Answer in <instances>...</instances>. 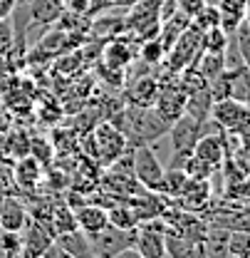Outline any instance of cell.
Wrapping results in <instances>:
<instances>
[{
  "label": "cell",
  "mask_w": 250,
  "mask_h": 258,
  "mask_svg": "<svg viewBox=\"0 0 250 258\" xmlns=\"http://www.w3.org/2000/svg\"><path fill=\"white\" fill-rule=\"evenodd\" d=\"M201 37H203V30L196 28L193 23L181 32V37L174 42V47L166 52V57H163V62H161L163 64V77H176V75H181L186 67L196 64V60H198L201 52H203Z\"/></svg>",
  "instance_id": "1"
},
{
  "label": "cell",
  "mask_w": 250,
  "mask_h": 258,
  "mask_svg": "<svg viewBox=\"0 0 250 258\" xmlns=\"http://www.w3.org/2000/svg\"><path fill=\"white\" fill-rule=\"evenodd\" d=\"M158 5H161V0H139L134 8H129L126 18H122L124 20V32L134 35L139 42L156 37L158 28H161Z\"/></svg>",
  "instance_id": "2"
},
{
  "label": "cell",
  "mask_w": 250,
  "mask_h": 258,
  "mask_svg": "<svg viewBox=\"0 0 250 258\" xmlns=\"http://www.w3.org/2000/svg\"><path fill=\"white\" fill-rule=\"evenodd\" d=\"M211 119L218 129H223L225 134L235 137L238 132H243L245 127H250V109L245 102L240 99H220V102H213L211 107Z\"/></svg>",
  "instance_id": "3"
},
{
  "label": "cell",
  "mask_w": 250,
  "mask_h": 258,
  "mask_svg": "<svg viewBox=\"0 0 250 258\" xmlns=\"http://www.w3.org/2000/svg\"><path fill=\"white\" fill-rule=\"evenodd\" d=\"M131 171H134V179L146 189V191H158V184L163 179V166L158 161L156 152L149 147V144H141V147H134V157H131Z\"/></svg>",
  "instance_id": "4"
},
{
  "label": "cell",
  "mask_w": 250,
  "mask_h": 258,
  "mask_svg": "<svg viewBox=\"0 0 250 258\" xmlns=\"http://www.w3.org/2000/svg\"><path fill=\"white\" fill-rule=\"evenodd\" d=\"M134 241H136V228L124 231V228L107 224L102 231L90 236V248L97 258H114L119 251L134 246Z\"/></svg>",
  "instance_id": "5"
},
{
  "label": "cell",
  "mask_w": 250,
  "mask_h": 258,
  "mask_svg": "<svg viewBox=\"0 0 250 258\" xmlns=\"http://www.w3.org/2000/svg\"><path fill=\"white\" fill-rule=\"evenodd\" d=\"M186 102H188V92H186V87L181 85L179 75H176V77H169V80L161 85L156 102H154V109H156L169 124H174V122L186 112Z\"/></svg>",
  "instance_id": "6"
},
{
  "label": "cell",
  "mask_w": 250,
  "mask_h": 258,
  "mask_svg": "<svg viewBox=\"0 0 250 258\" xmlns=\"http://www.w3.org/2000/svg\"><path fill=\"white\" fill-rule=\"evenodd\" d=\"M72 37H79V32H67V30H60V28H52V30H47L40 37V42L32 47L25 57H28V62H45V60L62 57L64 52H69L77 45V42H69Z\"/></svg>",
  "instance_id": "7"
},
{
  "label": "cell",
  "mask_w": 250,
  "mask_h": 258,
  "mask_svg": "<svg viewBox=\"0 0 250 258\" xmlns=\"http://www.w3.org/2000/svg\"><path fill=\"white\" fill-rule=\"evenodd\" d=\"M134 246L144 258H166V221L151 219L139 224Z\"/></svg>",
  "instance_id": "8"
},
{
  "label": "cell",
  "mask_w": 250,
  "mask_h": 258,
  "mask_svg": "<svg viewBox=\"0 0 250 258\" xmlns=\"http://www.w3.org/2000/svg\"><path fill=\"white\" fill-rule=\"evenodd\" d=\"M206 124H208V122L196 119V117H191V114L184 112V114L169 127L174 154H193V147H196V142L201 139V134L206 132Z\"/></svg>",
  "instance_id": "9"
},
{
  "label": "cell",
  "mask_w": 250,
  "mask_h": 258,
  "mask_svg": "<svg viewBox=\"0 0 250 258\" xmlns=\"http://www.w3.org/2000/svg\"><path fill=\"white\" fill-rule=\"evenodd\" d=\"M126 149H129L126 137L112 122L97 127V132H94V154L104 164H114Z\"/></svg>",
  "instance_id": "10"
},
{
  "label": "cell",
  "mask_w": 250,
  "mask_h": 258,
  "mask_svg": "<svg viewBox=\"0 0 250 258\" xmlns=\"http://www.w3.org/2000/svg\"><path fill=\"white\" fill-rule=\"evenodd\" d=\"M193 157L208 164L213 171H220L223 164L228 159V149H225V132L220 129V134H201V139L193 147Z\"/></svg>",
  "instance_id": "11"
},
{
  "label": "cell",
  "mask_w": 250,
  "mask_h": 258,
  "mask_svg": "<svg viewBox=\"0 0 250 258\" xmlns=\"http://www.w3.org/2000/svg\"><path fill=\"white\" fill-rule=\"evenodd\" d=\"M25 10H28V20H30V28H52L60 15L64 13V0H25Z\"/></svg>",
  "instance_id": "12"
},
{
  "label": "cell",
  "mask_w": 250,
  "mask_h": 258,
  "mask_svg": "<svg viewBox=\"0 0 250 258\" xmlns=\"http://www.w3.org/2000/svg\"><path fill=\"white\" fill-rule=\"evenodd\" d=\"M25 228H28V233L23 238V253H20V258H42L45 251L50 248V243L55 241L52 231L45 224H40L37 219H30Z\"/></svg>",
  "instance_id": "13"
},
{
  "label": "cell",
  "mask_w": 250,
  "mask_h": 258,
  "mask_svg": "<svg viewBox=\"0 0 250 258\" xmlns=\"http://www.w3.org/2000/svg\"><path fill=\"white\" fill-rule=\"evenodd\" d=\"M32 214L18 196H5L0 204V231H15L23 233Z\"/></svg>",
  "instance_id": "14"
},
{
  "label": "cell",
  "mask_w": 250,
  "mask_h": 258,
  "mask_svg": "<svg viewBox=\"0 0 250 258\" xmlns=\"http://www.w3.org/2000/svg\"><path fill=\"white\" fill-rule=\"evenodd\" d=\"M161 90V82H158L156 75H139L134 77V82L129 85L126 95H129V104H136V107H154Z\"/></svg>",
  "instance_id": "15"
},
{
  "label": "cell",
  "mask_w": 250,
  "mask_h": 258,
  "mask_svg": "<svg viewBox=\"0 0 250 258\" xmlns=\"http://www.w3.org/2000/svg\"><path fill=\"white\" fill-rule=\"evenodd\" d=\"M208 199H211V184L208 179H191L188 176L184 191L176 196V204L186 211H201L203 206H208Z\"/></svg>",
  "instance_id": "16"
},
{
  "label": "cell",
  "mask_w": 250,
  "mask_h": 258,
  "mask_svg": "<svg viewBox=\"0 0 250 258\" xmlns=\"http://www.w3.org/2000/svg\"><path fill=\"white\" fill-rule=\"evenodd\" d=\"M13 179L20 189L25 191H35L37 184L42 181V166H40V159L37 157H20L13 166Z\"/></svg>",
  "instance_id": "17"
},
{
  "label": "cell",
  "mask_w": 250,
  "mask_h": 258,
  "mask_svg": "<svg viewBox=\"0 0 250 258\" xmlns=\"http://www.w3.org/2000/svg\"><path fill=\"white\" fill-rule=\"evenodd\" d=\"M74 219H77V228L85 231L87 236H92L97 231H102L104 226L109 224L107 209L99 204H82L74 209Z\"/></svg>",
  "instance_id": "18"
},
{
  "label": "cell",
  "mask_w": 250,
  "mask_h": 258,
  "mask_svg": "<svg viewBox=\"0 0 250 258\" xmlns=\"http://www.w3.org/2000/svg\"><path fill=\"white\" fill-rule=\"evenodd\" d=\"M216 8L225 35H235V30L245 23V0H216Z\"/></svg>",
  "instance_id": "19"
},
{
  "label": "cell",
  "mask_w": 250,
  "mask_h": 258,
  "mask_svg": "<svg viewBox=\"0 0 250 258\" xmlns=\"http://www.w3.org/2000/svg\"><path fill=\"white\" fill-rule=\"evenodd\" d=\"M166 256L171 258H208L201 241H188L184 236H176L166 231Z\"/></svg>",
  "instance_id": "20"
},
{
  "label": "cell",
  "mask_w": 250,
  "mask_h": 258,
  "mask_svg": "<svg viewBox=\"0 0 250 258\" xmlns=\"http://www.w3.org/2000/svg\"><path fill=\"white\" fill-rule=\"evenodd\" d=\"M228 241H230V231L223 226L208 224V233L203 238V248L208 258H230L228 256Z\"/></svg>",
  "instance_id": "21"
},
{
  "label": "cell",
  "mask_w": 250,
  "mask_h": 258,
  "mask_svg": "<svg viewBox=\"0 0 250 258\" xmlns=\"http://www.w3.org/2000/svg\"><path fill=\"white\" fill-rule=\"evenodd\" d=\"M193 67L206 82H211L225 70V52H201V57L196 60Z\"/></svg>",
  "instance_id": "22"
},
{
  "label": "cell",
  "mask_w": 250,
  "mask_h": 258,
  "mask_svg": "<svg viewBox=\"0 0 250 258\" xmlns=\"http://www.w3.org/2000/svg\"><path fill=\"white\" fill-rule=\"evenodd\" d=\"M50 226H52V233L60 236L67 231H74L77 228V219H74V209L67 206V204H57L55 209H50Z\"/></svg>",
  "instance_id": "23"
},
{
  "label": "cell",
  "mask_w": 250,
  "mask_h": 258,
  "mask_svg": "<svg viewBox=\"0 0 250 258\" xmlns=\"http://www.w3.org/2000/svg\"><path fill=\"white\" fill-rule=\"evenodd\" d=\"M186 181H188V174L184 169H171V166H169V171H163V179H161V184H158L156 194L166 196V199H176L179 194L184 191Z\"/></svg>",
  "instance_id": "24"
},
{
  "label": "cell",
  "mask_w": 250,
  "mask_h": 258,
  "mask_svg": "<svg viewBox=\"0 0 250 258\" xmlns=\"http://www.w3.org/2000/svg\"><path fill=\"white\" fill-rule=\"evenodd\" d=\"M107 216H109V224L117 226V228H124V231H131V228L139 226V219H136L131 204H119V201L112 204L107 209Z\"/></svg>",
  "instance_id": "25"
},
{
  "label": "cell",
  "mask_w": 250,
  "mask_h": 258,
  "mask_svg": "<svg viewBox=\"0 0 250 258\" xmlns=\"http://www.w3.org/2000/svg\"><path fill=\"white\" fill-rule=\"evenodd\" d=\"M163 57H166V52H163V47H161V42H158L156 37H151V40H141V42H139L136 60H141V62L149 64V67H156V64L163 62Z\"/></svg>",
  "instance_id": "26"
},
{
  "label": "cell",
  "mask_w": 250,
  "mask_h": 258,
  "mask_svg": "<svg viewBox=\"0 0 250 258\" xmlns=\"http://www.w3.org/2000/svg\"><path fill=\"white\" fill-rule=\"evenodd\" d=\"M228 40H230V35H225V30H223L220 25H216V28L203 30L201 47H203V52H225Z\"/></svg>",
  "instance_id": "27"
},
{
  "label": "cell",
  "mask_w": 250,
  "mask_h": 258,
  "mask_svg": "<svg viewBox=\"0 0 250 258\" xmlns=\"http://www.w3.org/2000/svg\"><path fill=\"white\" fill-rule=\"evenodd\" d=\"M23 253V233L0 231V258H20Z\"/></svg>",
  "instance_id": "28"
},
{
  "label": "cell",
  "mask_w": 250,
  "mask_h": 258,
  "mask_svg": "<svg viewBox=\"0 0 250 258\" xmlns=\"http://www.w3.org/2000/svg\"><path fill=\"white\" fill-rule=\"evenodd\" d=\"M250 253V231H230V241H228V256L230 258H243Z\"/></svg>",
  "instance_id": "29"
},
{
  "label": "cell",
  "mask_w": 250,
  "mask_h": 258,
  "mask_svg": "<svg viewBox=\"0 0 250 258\" xmlns=\"http://www.w3.org/2000/svg\"><path fill=\"white\" fill-rule=\"evenodd\" d=\"M235 47H238V55H240V62L250 70V25L243 23L238 30H235Z\"/></svg>",
  "instance_id": "30"
},
{
  "label": "cell",
  "mask_w": 250,
  "mask_h": 258,
  "mask_svg": "<svg viewBox=\"0 0 250 258\" xmlns=\"http://www.w3.org/2000/svg\"><path fill=\"white\" fill-rule=\"evenodd\" d=\"M13 45H15L13 23H10V18H3L0 20V57H8L13 52Z\"/></svg>",
  "instance_id": "31"
},
{
  "label": "cell",
  "mask_w": 250,
  "mask_h": 258,
  "mask_svg": "<svg viewBox=\"0 0 250 258\" xmlns=\"http://www.w3.org/2000/svg\"><path fill=\"white\" fill-rule=\"evenodd\" d=\"M64 10L79 18H90V0H64Z\"/></svg>",
  "instance_id": "32"
},
{
  "label": "cell",
  "mask_w": 250,
  "mask_h": 258,
  "mask_svg": "<svg viewBox=\"0 0 250 258\" xmlns=\"http://www.w3.org/2000/svg\"><path fill=\"white\" fill-rule=\"evenodd\" d=\"M176 3H179V8H181L186 15H191V18H193V15H196V13H198V10H201L206 3H208V0H176Z\"/></svg>",
  "instance_id": "33"
},
{
  "label": "cell",
  "mask_w": 250,
  "mask_h": 258,
  "mask_svg": "<svg viewBox=\"0 0 250 258\" xmlns=\"http://www.w3.org/2000/svg\"><path fill=\"white\" fill-rule=\"evenodd\" d=\"M42 258H74V256H69V253L64 251L57 241H52V243H50V248L45 251V256H42Z\"/></svg>",
  "instance_id": "34"
},
{
  "label": "cell",
  "mask_w": 250,
  "mask_h": 258,
  "mask_svg": "<svg viewBox=\"0 0 250 258\" xmlns=\"http://www.w3.org/2000/svg\"><path fill=\"white\" fill-rule=\"evenodd\" d=\"M235 139L240 142V152L250 154V127H245L243 132H238V134H235Z\"/></svg>",
  "instance_id": "35"
},
{
  "label": "cell",
  "mask_w": 250,
  "mask_h": 258,
  "mask_svg": "<svg viewBox=\"0 0 250 258\" xmlns=\"http://www.w3.org/2000/svg\"><path fill=\"white\" fill-rule=\"evenodd\" d=\"M114 258H144V256L136 251V246H129V248H124V251H119Z\"/></svg>",
  "instance_id": "36"
},
{
  "label": "cell",
  "mask_w": 250,
  "mask_h": 258,
  "mask_svg": "<svg viewBox=\"0 0 250 258\" xmlns=\"http://www.w3.org/2000/svg\"><path fill=\"white\" fill-rule=\"evenodd\" d=\"M139 0H114V8H122V10H129V8H134Z\"/></svg>",
  "instance_id": "37"
},
{
  "label": "cell",
  "mask_w": 250,
  "mask_h": 258,
  "mask_svg": "<svg viewBox=\"0 0 250 258\" xmlns=\"http://www.w3.org/2000/svg\"><path fill=\"white\" fill-rule=\"evenodd\" d=\"M243 258H250V253H248V256H243Z\"/></svg>",
  "instance_id": "38"
},
{
  "label": "cell",
  "mask_w": 250,
  "mask_h": 258,
  "mask_svg": "<svg viewBox=\"0 0 250 258\" xmlns=\"http://www.w3.org/2000/svg\"><path fill=\"white\" fill-rule=\"evenodd\" d=\"M208 3H216V0H208Z\"/></svg>",
  "instance_id": "39"
}]
</instances>
